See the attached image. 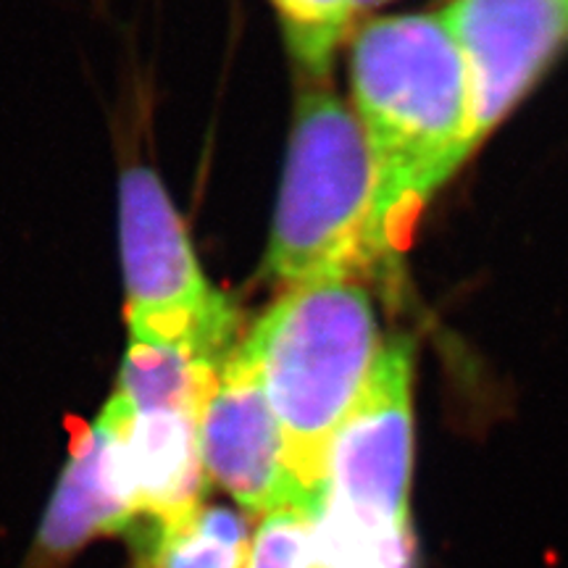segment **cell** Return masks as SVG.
<instances>
[{"mask_svg": "<svg viewBox=\"0 0 568 568\" xmlns=\"http://www.w3.org/2000/svg\"><path fill=\"white\" fill-rule=\"evenodd\" d=\"M272 6L297 69L311 82H324L358 9L355 0H272Z\"/></svg>", "mask_w": 568, "mask_h": 568, "instance_id": "obj_12", "label": "cell"}, {"mask_svg": "<svg viewBox=\"0 0 568 568\" xmlns=\"http://www.w3.org/2000/svg\"><path fill=\"white\" fill-rule=\"evenodd\" d=\"M116 435L138 521L174 524L203 506L205 468L197 416L132 410L113 395L101 414Z\"/></svg>", "mask_w": 568, "mask_h": 568, "instance_id": "obj_8", "label": "cell"}, {"mask_svg": "<svg viewBox=\"0 0 568 568\" xmlns=\"http://www.w3.org/2000/svg\"><path fill=\"white\" fill-rule=\"evenodd\" d=\"M71 456L42 518L38 550L61 558L98 535H124L138 524L119 443L103 416L95 424L71 422Z\"/></svg>", "mask_w": 568, "mask_h": 568, "instance_id": "obj_9", "label": "cell"}, {"mask_svg": "<svg viewBox=\"0 0 568 568\" xmlns=\"http://www.w3.org/2000/svg\"><path fill=\"white\" fill-rule=\"evenodd\" d=\"M355 116L374 161V266L410 243L424 205L474 148L471 77L439 13L368 21L353 40Z\"/></svg>", "mask_w": 568, "mask_h": 568, "instance_id": "obj_1", "label": "cell"}, {"mask_svg": "<svg viewBox=\"0 0 568 568\" xmlns=\"http://www.w3.org/2000/svg\"><path fill=\"white\" fill-rule=\"evenodd\" d=\"M119 226L132 339L224 361L237 347V314L205 282L180 213L151 169L122 174Z\"/></svg>", "mask_w": 568, "mask_h": 568, "instance_id": "obj_4", "label": "cell"}, {"mask_svg": "<svg viewBox=\"0 0 568 568\" xmlns=\"http://www.w3.org/2000/svg\"><path fill=\"white\" fill-rule=\"evenodd\" d=\"M130 542L142 568H247L251 531L240 514L201 506L174 524L138 521Z\"/></svg>", "mask_w": 568, "mask_h": 568, "instance_id": "obj_10", "label": "cell"}, {"mask_svg": "<svg viewBox=\"0 0 568 568\" xmlns=\"http://www.w3.org/2000/svg\"><path fill=\"white\" fill-rule=\"evenodd\" d=\"M410 468L414 345L395 337L382 347L364 393L332 439L318 506L372 527L410 529Z\"/></svg>", "mask_w": 568, "mask_h": 568, "instance_id": "obj_5", "label": "cell"}, {"mask_svg": "<svg viewBox=\"0 0 568 568\" xmlns=\"http://www.w3.org/2000/svg\"><path fill=\"white\" fill-rule=\"evenodd\" d=\"M224 361H205L180 347L132 339L116 395L132 410H184L201 416L205 395Z\"/></svg>", "mask_w": 568, "mask_h": 568, "instance_id": "obj_11", "label": "cell"}, {"mask_svg": "<svg viewBox=\"0 0 568 568\" xmlns=\"http://www.w3.org/2000/svg\"><path fill=\"white\" fill-rule=\"evenodd\" d=\"M379 3H387V0H355L358 9H372V6H379Z\"/></svg>", "mask_w": 568, "mask_h": 568, "instance_id": "obj_14", "label": "cell"}, {"mask_svg": "<svg viewBox=\"0 0 568 568\" xmlns=\"http://www.w3.org/2000/svg\"><path fill=\"white\" fill-rule=\"evenodd\" d=\"M374 161L358 116L324 82L305 84L264 274L290 287L374 268Z\"/></svg>", "mask_w": 568, "mask_h": 568, "instance_id": "obj_3", "label": "cell"}, {"mask_svg": "<svg viewBox=\"0 0 568 568\" xmlns=\"http://www.w3.org/2000/svg\"><path fill=\"white\" fill-rule=\"evenodd\" d=\"M243 347L282 429L290 471L316 508L332 439L385 347L372 293L353 274L290 284L253 324Z\"/></svg>", "mask_w": 568, "mask_h": 568, "instance_id": "obj_2", "label": "cell"}, {"mask_svg": "<svg viewBox=\"0 0 568 568\" xmlns=\"http://www.w3.org/2000/svg\"><path fill=\"white\" fill-rule=\"evenodd\" d=\"M439 17L466 59L481 142L568 42V0H453Z\"/></svg>", "mask_w": 568, "mask_h": 568, "instance_id": "obj_7", "label": "cell"}, {"mask_svg": "<svg viewBox=\"0 0 568 568\" xmlns=\"http://www.w3.org/2000/svg\"><path fill=\"white\" fill-rule=\"evenodd\" d=\"M205 477L222 485L253 514L301 508L314 503L297 485L284 456V437L258 368L243 343L226 355L197 416Z\"/></svg>", "mask_w": 568, "mask_h": 568, "instance_id": "obj_6", "label": "cell"}, {"mask_svg": "<svg viewBox=\"0 0 568 568\" xmlns=\"http://www.w3.org/2000/svg\"><path fill=\"white\" fill-rule=\"evenodd\" d=\"M247 568H311V514L282 508L264 516Z\"/></svg>", "mask_w": 568, "mask_h": 568, "instance_id": "obj_13", "label": "cell"}]
</instances>
